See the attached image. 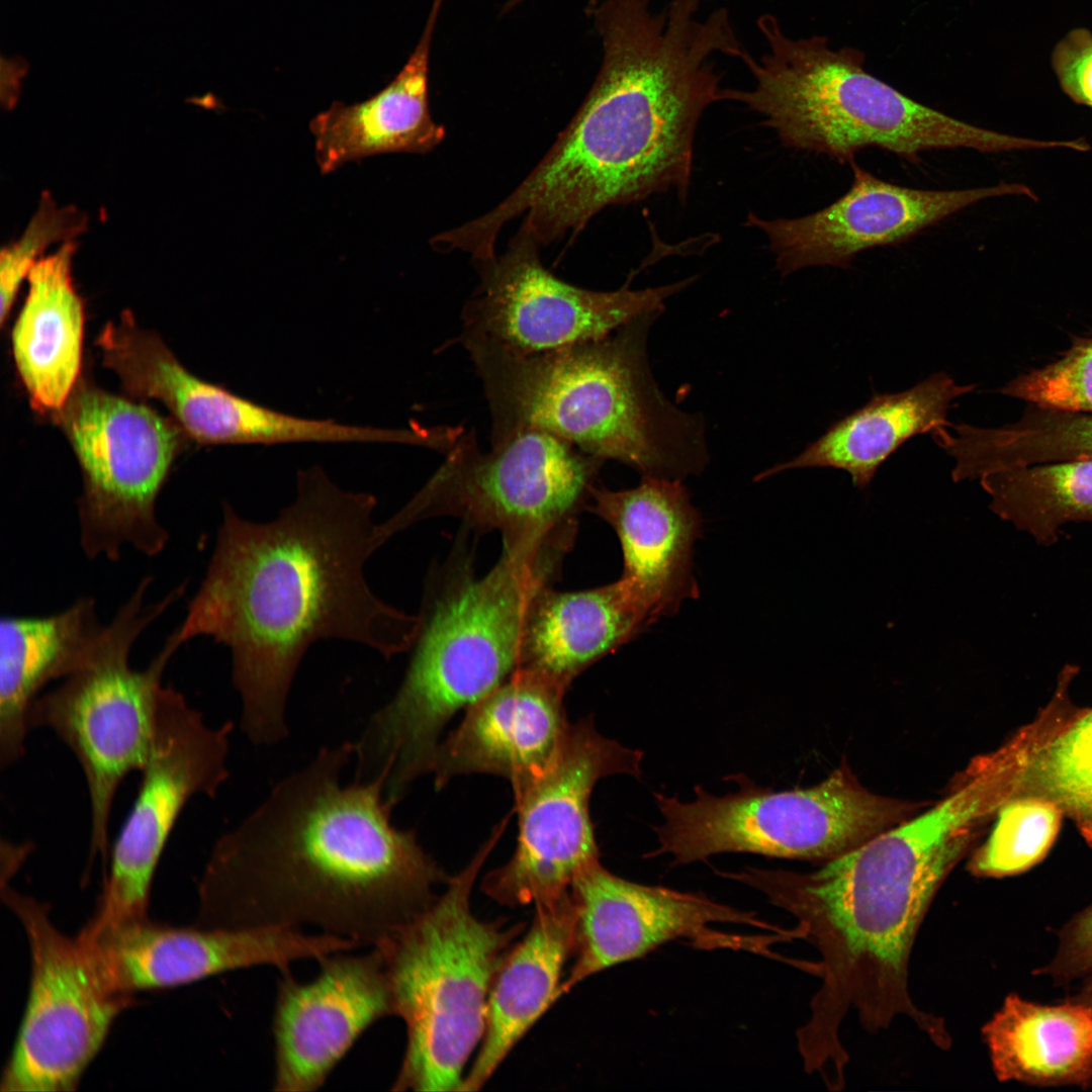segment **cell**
Instances as JSON below:
<instances>
[{
	"mask_svg": "<svg viewBox=\"0 0 1092 1092\" xmlns=\"http://www.w3.org/2000/svg\"><path fill=\"white\" fill-rule=\"evenodd\" d=\"M569 894L574 906V963L561 994L587 977L639 959L678 938L703 949L732 948L777 957L769 947L788 940L782 929L751 911L704 895L620 878L600 861L582 870Z\"/></svg>",
	"mask_w": 1092,
	"mask_h": 1092,
	"instance_id": "2e32d148",
	"label": "cell"
},
{
	"mask_svg": "<svg viewBox=\"0 0 1092 1092\" xmlns=\"http://www.w3.org/2000/svg\"><path fill=\"white\" fill-rule=\"evenodd\" d=\"M849 165L850 188L823 209L796 218L748 213L746 225L764 234L783 276L814 266L848 268L860 252L905 243L985 198L1032 196L1026 186L1008 183L958 190L904 187L876 177L855 160Z\"/></svg>",
	"mask_w": 1092,
	"mask_h": 1092,
	"instance_id": "ac0fdd59",
	"label": "cell"
},
{
	"mask_svg": "<svg viewBox=\"0 0 1092 1092\" xmlns=\"http://www.w3.org/2000/svg\"><path fill=\"white\" fill-rule=\"evenodd\" d=\"M632 488L594 486L587 510L616 532L619 578L649 625L699 595L693 556L702 521L681 479L642 476Z\"/></svg>",
	"mask_w": 1092,
	"mask_h": 1092,
	"instance_id": "ffe728a7",
	"label": "cell"
},
{
	"mask_svg": "<svg viewBox=\"0 0 1092 1092\" xmlns=\"http://www.w3.org/2000/svg\"><path fill=\"white\" fill-rule=\"evenodd\" d=\"M1003 394L1036 406L1092 413V338L1078 340L1057 361L1009 381Z\"/></svg>",
	"mask_w": 1092,
	"mask_h": 1092,
	"instance_id": "d6a6232c",
	"label": "cell"
},
{
	"mask_svg": "<svg viewBox=\"0 0 1092 1092\" xmlns=\"http://www.w3.org/2000/svg\"><path fill=\"white\" fill-rule=\"evenodd\" d=\"M603 58L585 99L556 143L503 202L469 221L495 245L504 224L540 244L571 233L610 205L674 190L688 194L699 120L725 101L718 56L745 52L726 8L701 14V0H596L590 6Z\"/></svg>",
	"mask_w": 1092,
	"mask_h": 1092,
	"instance_id": "7a4b0ae2",
	"label": "cell"
},
{
	"mask_svg": "<svg viewBox=\"0 0 1092 1092\" xmlns=\"http://www.w3.org/2000/svg\"><path fill=\"white\" fill-rule=\"evenodd\" d=\"M376 504L311 466L297 472L295 499L272 521L223 505L204 577L173 633L182 645L202 636L230 649L241 728L253 744L288 735L287 699L313 643L344 639L386 659L412 648L420 617L383 602L365 578L381 547Z\"/></svg>",
	"mask_w": 1092,
	"mask_h": 1092,
	"instance_id": "6da1fadb",
	"label": "cell"
},
{
	"mask_svg": "<svg viewBox=\"0 0 1092 1092\" xmlns=\"http://www.w3.org/2000/svg\"><path fill=\"white\" fill-rule=\"evenodd\" d=\"M233 730L232 721L209 726L181 692L170 684L163 687L151 753L110 848L103 891L85 930L148 917L155 874L181 812L196 795L214 798L229 779Z\"/></svg>",
	"mask_w": 1092,
	"mask_h": 1092,
	"instance_id": "4fadbf2b",
	"label": "cell"
},
{
	"mask_svg": "<svg viewBox=\"0 0 1092 1092\" xmlns=\"http://www.w3.org/2000/svg\"><path fill=\"white\" fill-rule=\"evenodd\" d=\"M569 891L536 905L525 937L510 949L492 983L481 1045L461 1092L479 1090L531 1026L562 995L563 967L574 951Z\"/></svg>",
	"mask_w": 1092,
	"mask_h": 1092,
	"instance_id": "603a6c76",
	"label": "cell"
},
{
	"mask_svg": "<svg viewBox=\"0 0 1092 1092\" xmlns=\"http://www.w3.org/2000/svg\"><path fill=\"white\" fill-rule=\"evenodd\" d=\"M73 242L39 259L12 330L18 374L32 406L58 413L79 382L84 308L72 282Z\"/></svg>",
	"mask_w": 1092,
	"mask_h": 1092,
	"instance_id": "4316f807",
	"label": "cell"
},
{
	"mask_svg": "<svg viewBox=\"0 0 1092 1092\" xmlns=\"http://www.w3.org/2000/svg\"><path fill=\"white\" fill-rule=\"evenodd\" d=\"M346 952L321 960L305 983L281 972L272 1026L275 1091L317 1090L366 1029L394 1015L379 949Z\"/></svg>",
	"mask_w": 1092,
	"mask_h": 1092,
	"instance_id": "d6986e66",
	"label": "cell"
},
{
	"mask_svg": "<svg viewBox=\"0 0 1092 1092\" xmlns=\"http://www.w3.org/2000/svg\"><path fill=\"white\" fill-rule=\"evenodd\" d=\"M649 312L595 341L514 355L468 352L481 379L492 439L538 429L642 476L682 479L709 462L703 419L673 404L647 354Z\"/></svg>",
	"mask_w": 1092,
	"mask_h": 1092,
	"instance_id": "277c9868",
	"label": "cell"
},
{
	"mask_svg": "<svg viewBox=\"0 0 1092 1092\" xmlns=\"http://www.w3.org/2000/svg\"><path fill=\"white\" fill-rule=\"evenodd\" d=\"M1077 673L1061 671L1051 702L1007 742L1013 798L1034 796L1056 804L1092 847V707L1069 697Z\"/></svg>",
	"mask_w": 1092,
	"mask_h": 1092,
	"instance_id": "83f0119b",
	"label": "cell"
},
{
	"mask_svg": "<svg viewBox=\"0 0 1092 1092\" xmlns=\"http://www.w3.org/2000/svg\"><path fill=\"white\" fill-rule=\"evenodd\" d=\"M981 1032L1001 1082L1092 1083V1011L1081 1003L1043 1005L1010 994Z\"/></svg>",
	"mask_w": 1092,
	"mask_h": 1092,
	"instance_id": "f1b7e54d",
	"label": "cell"
},
{
	"mask_svg": "<svg viewBox=\"0 0 1092 1092\" xmlns=\"http://www.w3.org/2000/svg\"><path fill=\"white\" fill-rule=\"evenodd\" d=\"M15 872L2 866L1 896L26 934L30 981L1 1090L72 1091L131 999L106 987L83 941L60 931L47 905L14 890Z\"/></svg>",
	"mask_w": 1092,
	"mask_h": 1092,
	"instance_id": "7c38bea8",
	"label": "cell"
},
{
	"mask_svg": "<svg viewBox=\"0 0 1092 1092\" xmlns=\"http://www.w3.org/2000/svg\"><path fill=\"white\" fill-rule=\"evenodd\" d=\"M524 0H507L505 6L503 7V12L507 13V12L511 11L513 8H515L517 5H519Z\"/></svg>",
	"mask_w": 1092,
	"mask_h": 1092,
	"instance_id": "8d00e7d4",
	"label": "cell"
},
{
	"mask_svg": "<svg viewBox=\"0 0 1092 1092\" xmlns=\"http://www.w3.org/2000/svg\"><path fill=\"white\" fill-rule=\"evenodd\" d=\"M603 463L538 429L492 439L486 452L463 432L425 485L377 524V537L383 545L420 521L451 516L479 533L497 531L506 549H568Z\"/></svg>",
	"mask_w": 1092,
	"mask_h": 1092,
	"instance_id": "9c48e42d",
	"label": "cell"
},
{
	"mask_svg": "<svg viewBox=\"0 0 1092 1092\" xmlns=\"http://www.w3.org/2000/svg\"><path fill=\"white\" fill-rule=\"evenodd\" d=\"M756 26L765 50L741 61L749 89L726 88L725 101L762 117L785 147L850 164L862 149L885 150L911 163L929 150L982 153L1045 149L1048 142L975 126L905 95L871 74L858 49L834 47L821 34L793 36L771 14Z\"/></svg>",
	"mask_w": 1092,
	"mask_h": 1092,
	"instance_id": "8992f818",
	"label": "cell"
},
{
	"mask_svg": "<svg viewBox=\"0 0 1092 1092\" xmlns=\"http://www.w3.org/2000/svg\"><path fill=\"white\" fill-rule=\"evenodd\" d=\"M537 241L522 228L500 257L480 263V283L462 311L459 341L467 352L530 355L603 339L649 312L694 278L596 291L560 280L540 262Z\"/></svg>",
	"mask_w": 1092,
	"mask_h": 1092,
	"instance_id": "9a60e30c",
	"label": "cell"
},
{
	"mask_svg": "<svg viewBox=\"0 0 1092 1092\" xmlns=\"http://www.w3.org/2000/svg\"><path fill=\"white\" fill-rule=\"evenodd\" d=\"M1084 983L1076 996L1070 1000L1085 1005L1092 1011V974L1084 978Z\"/></svg>",
	"mask_w": 1092,
	"mask_h": 1092,
	"instance_id": "d590c367",
	"label": "cell"
},
{
	"mask_svg": "<svg viewBox=\"0 0 1092 1092\" xmlns=\"http://www.w3.org/2000/svg\"><path fill=\"white\" fill-rule=\"evenodd\" d=\"M564 553L503 548L486 574L476 577L466 565L428 588L404 677L355 742L365 770L399 790L431 772L450 718L518 668L531 601Z\"/></svg>",
	"mask_w": 1092,
	"mask_h": 1092,
	"instance_id": "5b68a950",
	"label": "cell"
},
{
	"mask_svg": "<svg viewBox=\"0 0 1092 1092\" xmlns=\"http://www.w3.org/2000/svg\"><path fill=\"white\" fill-rule=\"evenodd\" d=\"M1036 974L1069 983L1092 974V905L1076 914L1059 934L1055 957Z\"/></svg>",
	"mask_w": 1092,
	"mask_h": 1092,
	"instance_id": "e575fe53",
	"label": "cell"
},
{
	"mask_svg": "<svg viewBox=\"0 0 1092 1092\" xmlns=\"http://www.w3.org/2000/svg\"><path fill=\"white\" fill-rule=\"evenodd\" d=\"M152 576H145L103 631L88 660L60 685L40 694L27 715L29 731L54 732L76 756L90 803L89 859L107 864L109 820L117 790L141 771L153 745L163 675L182 646L172 633L143 669L130 664L139 637L186 590L177 585L146 603Z\"/></svg>",
	"mask_w": 1092,
	"mask_h": 1092,
	"instance_id": "ba28073f",
	"label": "cell"
},
{
	"mask_svg": "<svg viewBox=\"0 0 1092 1092\" xmlns=\"http://www.w3.org/2000/svg\"><path fill=\"white\" fill-rule=\"evenodd\" d=\"M995 816L987 841L968 863L976 877L1013 876L1039 862L1052 847L1064 817L1056 804L1034 796L1009 799Z\"/></svg>",
	"mask_w": 1092,
	"mask_h": 1092,
	"instance_id": "4dcf8cb0",
	"label": "cell"
},
{
	"mask_svg": "<svg viewBox=\"0 0 1092 1092\" xmlns=\"http://www.w3.org/2000/svg\"><path fill=\"white\" fill-rule=\"evenodd\" d=\"M78 937L106 987L121 996L257 966L289 972L294 962L321 961L347 947L340 936L297 928H181L148 917L95 932L82 929Z\"/></svg>",
	"mask_w": 1092,
	"mask_h": 1092,
	"instance_id": "e0dca14e",
	"label": "cell"
},
{
	"mask_svg": "<svg viewBox=\"0 0 1092 1092\" xmlns=\"http://www.w3.org/2000/svg\"><path fill=\"white\" fill-rule=\"evenodd\" d=\"M980 482L991 511L1039 544H1054L1067 523L1092 522V459L1002 469Z\"/></svg>",
	"mask_w": 1092,
	"mask_h": 1092,
	"instance_id": "f546056e",
	"label": "cell"
},
{
	"mask_svg": "<svg viewBox=\"0 0 1092 1092\" xmlns=\"http://www.w3.org/2000/svg\"><path fill=\"white\" fill-rule=\"evenodd\" d=\"M354 743L323 747L214 843L197 926H283L375 946L448 877L414 831L391 823L380 782L341 785Z\"/></svg>",
	"mask_w": 1092,
	"mask_h": 1092,
	"instance_id": "3957f363",
	"label": "cell"
},
{
	"mask_svg": "<svg viewBox=\"0 0 1092 1092\" xmlns=\"http://www.w3.org/2000/svg\"><path fill=\"white\" fill-rule=\"evenodd\" d=\"M95 600L80 598L48 616H3L0 621V765L25 752L27 715L50 682L80 668L103 631Z\"/></svg>",
	"mask_w": 1092,
	"mask_h": 1092,
	"instance_id": "d4e9b609",
	"label": "cell"
},
{
	"mask_svg": "<svg viewBox=\"0 0 1092 1092\" xmlns=\"http://www.w3.org/2000/svg\"><path fill=\"white\" fill-rule=\"evenodd\" d=\"M55 417L78 459L80 544L90 558L115 561L124 546L160 554L169 533L157 498L185 432L153 408L79 381Z\"/></svg>",
	"mask_w": 1092,
	"mask_h": 1092,
	"instance_id": "8fae6325",
	"label": "cell"
},
{
	"mask_svg": "<svg viewBox=\"0 0 1092 1092\" xmlns=\"http://www.w3.org/2000/svg\"><path fill=\"white\" fill-rule=\"evenodd\" d=\"M974 389L946 373H935L896 393H876L864 405L831 424L795 458L755 476L767 478L797 468L830 467L847 472L858 489L869 487L880 466L904 443L919 434L933 435L952 426V401Z\"/></svg>",
	"mask_w": 1092,
	"mask_h": 1092,
	"instance_id": "484cf974",
	"label": "cell"
},
{
	"mask_svg": "<svg viewBox=\"0 0 1092 1092\" xmlns=\"http://www.w3.org/2000/svg\"><path fill=\"white\" fill-rule=\"evenodd\" d=\"M1052 67L1063 91L1092 108V32L1084 27L1070 30L1055 46Z\"/></svg>",
	"mask_w": 1092,
	"mask_h": 1092,
	"instance_id": "836d02e7",
	"label": "cell"
},
{
	"mask_svg": "<svg viewBox=\"0 0 1092 1092\" xmlns=\"http://www.w3.org/2000/svg\"><path fill=\"white\" fill-rule=\"evenodd\" d=\"M497 824L446 891L373 946L382 956L394 1015L406 1045L394 1091H457L465 1065L481 1042L494 978L524 924L485 921L472 911L471 893L506 828Z\"/></svg>",
	"mask_w": 1092,
	"mask_h": 1092,
	"instance_id": "52a82bcc",
	"label": "cell"
},
{
	"mask_svg": "<svg viewBox=\"0 0 1092 1092\" xmlns=\"http://www.w3.org/2000/svg\"><path fill=\"white\" fill-rule=\"evenodd\" d=\"M643 752L603 736L590 717L569 722L545 768L514 794L518 839L507 863L482 890L507 906L543 905L566 894L575 877L600 861L589 800L603 778L641 776Z\"/></svg>",
	"mask_w": 1092,
	"mask_h": 1092,
	"instance_id": "5bb4252c",
	"label": "cell"
},
{
	"mask_svg": "<svg viewBox=\"0 0 1092 1092\" xmlns=\"http://www.w3.org/2000/svg\"><path fill=\"white\" fill-rule=\"evenodd\" d=\"M442 2L434 0L417 47L386 87L363 102L333 103L311 119L323 174L374 155L425 154L443 141L445 128L433 120L429 104L431 43Z\"/></svg>",
	"mask_w": 1092,
	"mask_h": 1092,
	"instance_id": "7402d4cb",
	"label": "cell"
},
{
	"mask_svg": "<svg viewBox=\"0 0 1092 1092\" xmlns=\"http://www.w3.org/2000/svg\"><path fill=\"white\" fill-rule=\"evenodd\" d=\"M648 626L620 579L578 592L545 584L529 606L517 669L567 691L577 675Z\"/></svg>",
	"mask_w": 1092,
	"mask_h": 1092,
	"instance_id": "cb8c5ba5",
	"label": "cell"
},
{
	"mask_svg": "<svg viewBox=\"0 0 1092 1092\" xmlns=\"http://www.w3.org/2000/svg\"><path fill=\"white\" fill-rule=\"evenodd\" d=\"M663 822L654 828L673 864L723 852L830 860L910 818L913 803L868 791L848 768L807 789L776 792L741 779L737 792L715 796L696 787L682 802L656 793Z\"/></svg>",
	"mask_w": 1092,
	"mask_h": 1092,
	"instance_id": "30bf717a",
	"label": "cell"
},
{
	"mask_svg": "<svg viewBox=\"0 0 1092 1092\" xmlns=\"http://www.w3.org/2000/svg\"><path fill=\"white\" fill-rule=\"evenodd\" d=\"M566 690L529 670L516 669L466 709L462 723L440 742L431 767L437 789L469 774L507 779L514 794L548 764L569 721Z\"/></svg>",
	"mask_w": 1092,
	"mask_h": 1092,
	"instance_id": "44dd1931",
	"label": "cell"
},
{
	"mask_svg": "<svg viewBox=\"0 0 1092 1092\" xmlns=\"http://www.w3.org/2000/svg\"><path fill=\"white\" fill-rule=\"evenodd\" d=\"M86 225L87 218L81 210L74 206H59L49 192L42 193L24 233L1 251V325L10 314L20 284L47 248L58 242H72Z\"/></svg>",
	"mask_w": 1092,
	"mask_h": 1092,
	"instance_id": "1f68e13d",
	"label": "cell"
}]
</instances>
